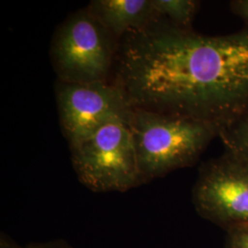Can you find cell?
<instances>
[{
	"mask_svg": "<svg viewBox=\"0 0 248 248\" xmlns=\"http://www.w3.org/2000/svg\"><path fill=\"white\" fill-rule=\"evenodd\" d=\"M119 42L88 8L79 9L56 29L51 60L58 80L71 84L108 81Z\"/></svg>",
	"mask_w": 248,
	"mask_h": 248,
	"instance_id": "cell-4",
	"label": "cell"
},
{
	"mask_svg": "<svg viewBox=\"0 0 248 248\" xmlns=\"http://www.w3.org/2000/svg\"><path fill=\"white\" fill-rule=\"evenodd\" d=\"M196 211L226 232L248 228V164L229 153L202 165L192 190Z\"/></svg>",
	"mask_w": 248,
	"mask_h": 248,
	"instance_id": "cell-5",
	"label": "cell"
},
{
	"mask_svg": "<svg viewBox=\"0 0 248 248\" xmlns=\"http://www.w3.org/2000/svg\"><path fill=\"white\" fill-rule=\"evenodd\" d=\"M115 82L134 108L213 124L248 112V31L200 34L157 18L119 42Z\"/></svg>",
	"mask_w": 248,
	"mask_h": 248,
	"instance_id": "cell-1",
	"label": "cell"
},
{
	"mask_svg": "<svg viewBox=\"0 0 248 248\" xmlns=\"http://www.w3.org/2000/svg\"><path fill=\"white\" fill-rule=\"evenodd\" d=\"M87 8L118 42L160 18L152 0H93Z\"/></svg>",
	"mask_w": 248,
	"mask_h": 248,
	"instance_id": "cell-7",
	"label": "cell"
},
{
	"mask_svg": "<svg viewBox=\"0 0 248 248\" xmlns=\"http://www.w3.org/2000/svg\"><path fill=\"white\" fill-rule=\"evenodd\" d=\"M143 184L191 167L218 136L214 124L134 108L130 119Z\"/></svg>",
	"mask_w": 248,
	"mask_h": 248,
	"instance_id": "cell-2",
	"label": "cell"
},
{
	"mask_svg": "<svg viewBox=\"0 0 248 248\" xmlns=\"http://www.w3.org/2000/svg\"><path fill=\"white\" fill-rule=\"evenodd\" d=\"M130 118H115L69 145L80 183L94 192H125L142 182Z\"/></svg>",
	"mask_w": 248,
	"mask_h": 248,
	"instance_id": "cell-3",
	"label": "cell"
},
{
	"mask_svg": "<svg viewBox=\"0 0 248 248\" xmlns=\"http://www.w3.org/2000/svg\"><path fill=\"white\" fill-rule=\"evenodd\" d=\"M230 7L232 11L248 25V0L231 1Z\"/></svg>",
	"mask_w": 248,
	"mask_h": 248,
	"instance_id": "cell-12",
	"label": "cell"
},
{
	"mask_svg": "<svg viewBox=\"0 0 248 248\" xmlns=\"http://www.w3.org/2000/svg\"><path fill=\"white\" fill-rule=\"evenodd\" d=\"M19 248H75L68 244L66 241L62 239L50 240L39 243H31L25 247Z\"/></svg>",
	"mask_w": 248,
	"mask_h": 248,
	"instance_id": "cell-11",
	"label": "cell"
},
{
	"mask_svg": "<svg viewBox=\"0 0 248 248\" xmlns=\"http://www.w3.org/2000/svg\"><path fill=\"white\" fill-rule=\"evenodd\" d=\"M152 2L159 18L182 29H191L200 6V2L195 0H152Z\"/></svg>",
	"mask_w": 248,
	"mask_h": 248,
	"instance_id": "cell-8",
	"label": "cell"
},
{
	"mask_svg": "<svg viewBox=\"0 0 248 248\" xmlns=\"http://www.w3.org/2000/svg\"><path fill=\"white\" fill-rule=\"evenodd\" d=\"M226 152L248 164V112L218 133Z\"/></svg>",
	"mask_w": 248,
	"mask_h": 248,
	"instance_id": "cell-9",
	"label": "cell"
},
{
	"mask_svg": "<svg viewBox=\"0 0 248 248\" xmlns=\"http://www.w3.org/2000/svg\"><path fill=\"white\" fill-rule=\"evenodd\" d=\"M56 102L62 131L69 145L115 118H130L133 108L115 82H57Z\"/></svg>",
	"mask_w": 248,
	"mask_h": 248,
	"instance_id": "cell-6",
	"label": "cell"
},
{
	"mask_svg": "<svg viewBox=\"0 0 248 248\" xmlns=\"http://www.w3.org/2000/svg\"><path fill=\"white\" fill-rule=\"evenodd\" d=\"M225 248H248V228L228 231Z\"/></svg>",
	"mask_w": 248,
	"mask_h": 248,
	"instance_id": "cell-10",
	"label": "cell"
}]
</instances>
